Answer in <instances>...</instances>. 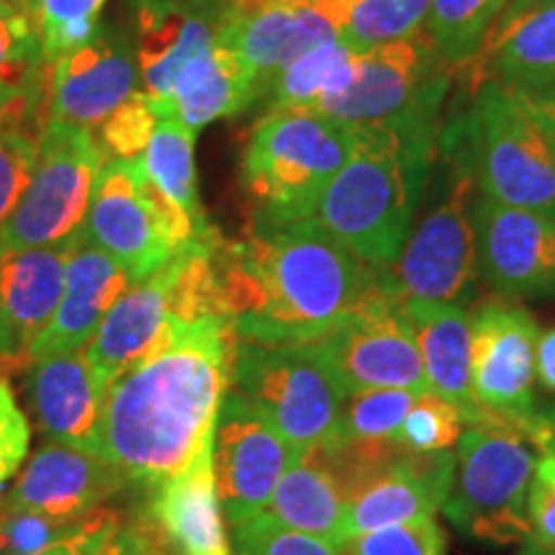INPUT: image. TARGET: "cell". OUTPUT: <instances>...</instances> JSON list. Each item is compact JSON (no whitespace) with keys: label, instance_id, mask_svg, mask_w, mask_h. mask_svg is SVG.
Returning <instances> with one entry per match:
<instances>
[{"label":"cell","instance_id":"cell-35","mask_svg":"<svg viewBox=\"0 0 555 555\" xmlns=\"http://www.w3.org/2000/svg\"><path fill=\"white\" fill-rule=\"evenodd\" d=\"M420 393L404 388H371L345 399L339 440H399L401 425Z\"/></svg>","mask_w":555,"mask_h":555},{"label":"cell","instance_id":"cell-6","mask_svg":"<svg viewBox=\"0 0 555 555\" xmlns=\"http://www.w3.org/2000/svg\"><path fill=\"white\" fill-rule=\"evenodd\" d=\"M532 448L527 433L502 422L463 429L442 502L448 522L463 538L499 547L527 540V502L538 463Z\"/></svg>","mask_w":555,"mask_h":555},{"label":"cell","instance_id":"cell-24","mask_svg":"<svg viewBox=\"0 0 555 555\" xmlns=\"http://www.w3.org/2000/svg\"><path fill=\"white\" fill-rule=\"evenodd\" d=\"M134 57L142 75V93L159 116L176 78L189 62L217 39L219 24L211 13L185 0H131Z\"/></svg>","mask_w":555,"mask_h":555},{"label":"cell","instance_id":"cell-37","mask_svg":"<svg viewBox=\"0 0 555 555\" xmlns=\"http://www.w3.org/2000/svg\"><path fill=\"white\" fill-rule=\"evenodd\" d=\"M232 527L234 555H339L327 540L291 530L268 512Z\"/></svg>","mask_w":555,"mask_h":555},{"label":"cell","instance_id":"cell-51","mask_svg":"<svg viewBox=\"0 0 555 555\" xmlns=\"http://www.w3.org/2000/svg\"><path fill=\"white\" fill-rule=\"evenodd\" d=\"M3 512H5V504L0 502V527H3Z\"/></svg>","mask_w":555,"mask_h":555},{"label":"cell","instance_id":"cell-41","mask_svg":"<svg viewBox=\"0 0 555 555\" xmlns=\"http://www.w3.org/2000/svg\"><path fill=\"white\" fill-rule=\"evenodd\" d=\"M159 116L142 90H134L106 121L101 124V147L114 157L137 159L147 150Z\"/></svg>","mask_w":555,"mask_h":555},{"label":"cell","instance_id":"cell-12","mask_svg":"<svg viewBox=\"0 0 555 555\" xmlns=\"http://www.w3.org/2000/svg\"><path fill=\"white\" fill-rule=\"evenodd\" d=\"M446 62L437 57L425 31L388 41L360 54L350 86L314 114L332 116L350 127H371L440 111L450 86Z\"/></svg>","mask_w":555,"mask_h":555},{"label":"cell","instance_id":"cell-49","mask_svg":"<svg viewBox=\"0 0 555 555\" xmlns=\"http://www.w3.org/2000/svg\"><path fill=\"white\" fill-rule=\"evenodd\" d=\"M532 442L540 448V453L555 455V414L540 416V425L532 433Z\"/></svg>","mask_w":555,"mask_h":555},{"label":"cell","instance_id":"cell-32","mask_svg":"<svg viewBox=\"0 0 555 555\" xmlns=\"http://www.w3.org/2000/svg\"><path fill=\"white\" fill-rule=\"evenodd\" d=\"M509 0H433L425 34L450 73L470 69Z\"/></svg>","mask_w":555,"mask_h":555},{"label":"cell","instance_id":"cell-15","mask_svg":"<svg viewBox=\"0 0 555 555\" xmlns=\"http://www.w3.org/2000/svg\"><path fill=\"white\" fill-rule=\"evenodd\" d=\"M189 247L124 291L86 347L95 376L111 386L157 343L172 314H211L196 307L189 288Z\"/></svg>","mask_w":555,"mask_h":555},{"label":"cell","instance_id":"cell-28","mask_svg":"<svg viewBox=\"0 0 555 555\" xmlns=\"http://www.w3.org/2000/svg\"><path fill=\"white\" fill-rule=\"evenodd\" d=\"M262 93L260 82L234 50L224 41L196 54L189 65L180 69L170 99L159 116L178 119L185 127L198 131L211 121L240 114Z\"/></svg>","mask_w":555,"mask_h":555},{"label":"cell","instance_id":"cell-40","mask_svg":"<svg viewBox=\"0 0 555 555\" xmlns=\"http://www.w3.org/2000/svg\"><path fill=\"white\" fill-rule=\"evenodd\" d=\"M448 535L435 519L388 527L371 535L352 538L339 547V555H446Z\"/></svg>","mask_w":555,"mask_h":555},{"label":"cell","instance_id":"cell-25","mask_svg":"<svg viewBox=\"0 0 555 555\" xmlns=\"http://www.w3.org/2000/svg\"><path fill=\"white\" fill-rule=\"evenodd\" d=\"M131 286V278L119 262L82 237L67 262L65 294L50 327L37 339L31 363L62 352L86 350L90 339L114 309V304Z\"/></svg>","mask_w":555,"mask_h":555},{"label":"cell","instance_id":"cell-44","mask_svg":"<svg viewBox=\"0 0 555 555\" xmlns=\"http://www.w3.org/2000/svg\"><path fill=\"white\" fill-rule=\"evenodd\" d=\"M29 420L18 409L9 380L0 378V491L24 463L29 453Z\"/></svg>","mask_w":555,"mask_h":555},{"label":"cell","instance_id":"cell-42","mask_svg":"<svg viewBox=\"0 0 555 555\" xmlns=\"http://www.w3.org/2000/svg\"><path fill=\"white\" fill-rule=\"evenodd\" d=\"M3 512V527H0V555H39L54 540L67 535L75 522L39 515L24 506H13L9 502Z\"/></svg>","mask_w":555,"mask_h":555},{"label":"cell","instance_id":"cell-14","mask_svg":"<svg viewBox=\"0 0 555 555\" xmlns=\"http://www.w3.org/2000/svg\"><path fill=\"white\" fill-rule=\"evenodd\" d=\"M214 481L232 525L268 509L275 486L301 453L245 399L227 391L214 427Z\"/></svg>","mask_w":555,"mask_h":555},{"label":"cell","instance_id":"cell-34","mask_svg":"<svg viewBox=\"0 0 555 555\" xmlns=\"http://www.w3.org/2000/svg\"><path fill=\"white\" fill-rule=\"evenodd\" d=\"M429 5L433 0H360L339 24V39L358 54L409 39L425 31Z\"/></svg>","mask_w":555,"mask_h":555},{"label":"cell","instance_id":"cell-36","mask_svg":"<svg viewBox=\"0 0 555 555\" xmlns=\"http://www.w3.org/2000/svg\"><path fill=\"white\" fill-rule=\"evenodd\" d=\"M106 0H29L37 24L41 57L54 65L99 31V13Z\"/></svg>","mask_w":555,"mask_h":555},{"label":"cell","instance_id":"cell-19","mask_svg":"<svg viewBox=\"0 0 555 555\" xmlns=\"http://www.w3.org/2000/svg\"><path fill=\"white\" fill-rule=\"evenodd\" d=\"M134 47L111 26L52 65V121L93 129L137 90Z\"/></svg>","mask_w":555,"mask_h":555},{"label":"cell","instance_id":"cell-18","mask_svg":"<svg viewBox=\"0 0 555 555\" xmlns=\"http://www.w3.org/2000/svg\"><path fill=\"white\" fill-rule=\"evenodd\" d=\"M453 478V450L414 453L404 442L352 491L345 512L343 545L388 527L435 519ZM339 545V547H343Z\"/></svg>","mask_w":555,"mask_h":555},{"label":"cell","instance_id":"cell-11","mask_svg":"<svg viewBox=\"0 0 555 555\" xmlns=\"http://www.w3.org/2000/svg\"><path fill=\"white\" fill-rule=\"evenodd\" d=\"M540 330L535 317L506 298L483 301L470 314V384L474 399L491 422L532 433L540 425L535 409V352Z\"/></svg>","mask_w":555,"mask_h":555},{"label":"cell","instance_id":"cell-7","mask_svg":"<svg viewBox=\"0 0 555 555\" xmlns=\"http://www.w3.org/2000/svg\"><path fill=\"white\" fill-rule=\"evenodd\" d=\"M229 386L298 453L339 440L347 393L317 343L266 345L237 339Z\"/></svg>","mask_w":555,"mask_h":555},{"label":"cell","instance_id":"cell-5","mask_svg":"<svg viewBox=\"0 0 555 555\" xmlns=\"http://www.w3.org/2000/svg\"><path fill=\"white\" fill-rule=\"evenodd\" d=\"M356 144V127L311 114L273 111L249 134L242 157V185L255 214L278 219L314 217V208L345 168Z\"/></svg>","mask_w":555,"mask_h":555},{"label":"cell","instance_id":"cell-2","mask_svg":"<svg viewBox=\"0 0 555 555\" xmlns=\"http://www.w3.org/2000/svg\"><path fill=\"white\" fill-rule=\"evenodd\" d=\"M214 278L240 343L301 345L345 322L376 270L314 217L255 214L245 237L214 247Z\"/></svg>","mask_w":555,"mask_h":555},{"label":"cell","instance_id":"cell-4","mask_svg":"<svg viewBox=\"0 0 555 555\" xmlns=\"http://www.w3.org/2000/svg\"><path fill=\"white\" fill-rule=\"evenodd\" d=\"M440 163L435 204L422 214L404 242L397 262L376 270L384 296L397 307L409 304H457L468 307L476 296L478 237L474 189V144L470 124H455L437 139Z\"/></svg>","mask_w":555,"mask_h":555},{"label":"cell","instance_id":"cell-13","mask_svg":"<svg viewBox=\"0 0 555 555\" xmlns=\"http://www.w3.org/2000/svg\"><path fill=\"white\" fill-rule=\"evenodd\" d=\"M317 345L347 397L371 388L429 393L414 332L404 311L384 296L378 278L360 307Z\"/></svg>","mask_w":555,"mask_h":555},{"label":"cell","instance_id":"cell-1","mask_svg":"<svg viewBox=\"0 0 555 555\" xmlns=\"http://www.w3.org/2000/svg\"><path fill=\"white\" fill-rule=\"evenodd\" d=\"M234 347L224 314H172L157 343L111 380L95 455L150 489L176 478L214 437Z\"/></svg>","mask_w":555,"mask_h":555},{"label":"cell","instance_id":"cell-45","mask_svg":"<svg viewBox=\"0 0 555 555\" xmlns=\"http://www.w3.org/2000/svg\"><path fill=\"white\" fill-rule=\"evenodd\" d=\"M116 530H119V519L114 512L95 509L80 517L67 535L54 540L39 555H103V547L108 545Z\"/></svg>","mask_w":555,"mask_h":555},{"label":"cell","instance_id":"cell-16","mask_svg":"<svg viewBox=\"0 0 555 555\" xmlns=\"http://www.w3.org/2000/svg\"><path fill=\"white\" fill-rule=\"evenodd\" d=\"M478 273L504 298L555 296V217L476 201Z\"/></svg>","mask_w":555,"mask_h":555},{"label":"cell","instance_id":"cell-43","mask_svg":"<svg viewBox=\"0 0 555 555\" xmlns=\"http://www.w3.org/2000/svg\"><path fill=\"white\" fill-rule=\"evenodd\" d=\"M543 551L555 553V455H545L535 463V476L527 502V540Z\"/></svg>","mask_w":555,"mask_h":555},{"label":"cell","instance_id":"cell-50","mask_svg":"<svg viewBox=\"0 0 555 555\" xmlns=\"http://www.w3.org/2000/svg\"><path fill=\"white\" fill-rule=\"evenodd\" d=\"M519 555H555V553L543 551V547H538V545H532V543H525V547H522V551H519Z\"/></svg>","mask_w":555,"mask_h":555},{"label":"cell","instance_id":"cell-29","mask_svg":"<svg viewBox=\"0 0 555 555\" xmlns=\"http://www.w3.org/2000/svg\"><path fill=\"white\" fill-rule=\"evenodd\" d=\"M347 489L330 446L311 448L283 474L268 515L291 530L327 540L339 551L347 512Z\"/></svg>","mask_w":555,"mask_h":555},{"label":"cell","instance_id":"cell-3","mask_svg":"<svg viewBox=\"0 0 555 555\" xmlns=\"http://www.w3.org/2000/svg\"><path fill=\"white\" fill-rule=\"evenodd\" d=\"M435 155L437 111L356 127L350 157L319 198L314 219L367 268H391L414 227Z\"/></svg>","mask_w":555,"mask_h":555},{"label":"cell","instance_id":"cell-39","mask_svg":"<svg viewBox=\"0 0 555 555\" xmlns=\"http://www.w3.org/2000/svg\"><path fill=\"white\" fill-rule=\"evenodd\" d=\"M37 157L39 142L29 131L0 124V232L29 189Z\"/></svg>","mask_w":555,"mask_h":555},{"label":"cell","instance_id":"cell-17","mask_svg":"<svg viewBox=\"0 0 555 555\" xmlns=\"http://www.w3.org/2000/svg\"><path fill=\"white\" fill-rule=\"evenodd\" d=\"M80 232L47 247H0V371L16 373L31 365L34 345L65 294L67 262Z\"/></svg>","mask_w":555,"mask_h":555},{"label":"cell","instance_id":"cell-47","mask_svg":"<svg viewBox=\"0 0 555 555\" xmlns=\"http://www.w3.org/2000/svg\"><path fill=\"white\" fill-rule=\"evenodd\" d=\"M535 373L545 391L555 393V327L547 330L538 339L535 352Z\"/></svg>","mask_w":555,"mask_h":555},{"label":"cell","instance_id":"cell-8","mask_svg":"<svg viewBox=\"0 0 555 555\" xmlns=\"http://www.w3.org/2000/svg\"><path fill=\"white\" fill-rule=\"evenodd\" d=\"M214 232L208 221H193L152 183L142 157L103 163L82 224V237L119 262L131 283Z\"/></svg>","mask_w":555,"mask_h":555},{"label":"cell","instance_id":"cell-48","mask_svg":"<svg viewBox=\"0 0 555 555\" xmlns=\"http://www.w3.org/2000/svg\"><path fill=\"white\" fill-rule=\"evenodd\" d=\"M517 99L525 103L527 111L535 116L540 127L547 131V137H551L553 144H555V90H553V93H545V95H535V99H525V95H517Z\"/></svg>","mask_w":555,"mask_h":555},{"label":"cell","instance_id":"cell-38","mask_svg":"<svg viewBox=\"0 0 555 555\" xmlns=\"http://www.w3.org/2000/svg\"><path fill=\"white\" fill-rule=\"evenodd\" d=\"M466 420L448 401L435 393H422L401 425L399 440L414 453H446L461 440Z\"/></svg>","mask_w":555,"mask_h":555},{"label":"cell","instance_id":"cell-30","mask_svg":"<svg viewBox=\"0 0 555 555\" xmlns=\"http://www.w3.org/2000/svg\"><path fill=\"white\" fill-rule=\"evenodd\" d=\"M44 65L26 0H0V124L18 119L39 99Z\"/></svg>","mask_w":555,"mask_h":555},{"label":"cell","instance_id":"cell-20","mask_svg":"<svg viewBox=\"0 0 555 555\" xmlns=\"http://www.w3.org/2000/svg\"><path fill=\"white\" fill-rule=\"evenodd\" d=\"M335 37H339L335 21L309 5L237 0L224 11L217 31V39L253 69L262 90L296 57Z\"/></svg>","mask_w":555,"mask_h":555},{"label":"cell","instance_id":"cell-23","mask_svg":"<svg viewBox=\"0 0 555 555\" xmlns=\"http://www.w3.org/2000/svg\"><path fill=\"white\" fill-rule=\"evenodd\" d=\"M512 93L535 99L555 90V0H509L470 67Z\"/></svg>","mask_w":555,"mask_h":555},{"label":"cell","instance_id":"cell-26","mask_svg":"<svg viewBox=\"0 0 555 555\" xmlns=\"http://www.w3.org/2000/svg\"><path fill=\"white\" fill-rule=\"evenodd\" d=\"M404 311L420 347L429 393L453 404L470 425L491 422L474 399L470 384V311L457 304H409Z\"/></svg>","mask_w":555,"mask_h":555},{"label":"cell","instance_id":"cell-10","mask_svg":"<svg viewBox=\"0 0 555 555\" xmlns=\"http://www.w3.org/2000/svg\"><path fill=\"white\" fill-rule=\"evenodd\" d=\"M103 147L93 131L50 124L24 198L0 232V247L24 249L65 242L86 224Z\"/></svg>","mask_w":555,"mask_h":555},{"label":"cell","instance_id":"cell-46","mask_svg":"<svg viewBox=\"0 0 555 555\" xmlns=\"http://www.w3.org/2000/svg\"><path fill=\"white\" fill-rule=\"evenodd\" d=\"M103 555H165V553L159 551L157 540L152 538L150 530L119 525V530L111 535L108 545L103 547Z\"/></svg>","mask_w":555,"mask_h":555},{"label":"cell","instance_id":"cell-52","mask_svg":"<svg viewBox=\"0 0 555 555\" xmlns=\"http://www.w3.org/2000/svg\"><path fill=\"white\" fill-rule=\"evenodd\" d=\"M26 5H29V0H26Z\"/></svg>","mask_w":555,"mask_h":555},{"label":"cell","instance_id":"cell-21","mask_svg":"<svg viewBox=\"0 0 555 555\" xmlns=\"http://www.w3.org/2000/svg\"><path fill=\"white\" fill-rule=\"evenodd\" d=\"M127 483L129 478L101 455L50 442L31 455L5 502L75 522L119 494Z\"/></svg>","mask_w":555,"mask_h":555},{"label":"cell","instance_id":"cell-33","mask_svg":"<svg viewBox=\"0 0 555 555\" xmlns=\"http://www.w3.org/2000/svg\"><path fill=\"white\" fill-rule=\"evenodd\" d=\"M193 147H196V131L178 119L159 116L147 150L142 155V165L147 178L172 204L183 208L193 221L206 224V214L201 211L198 204Z\"/></svg>","mask_w":555,"mask_h":555},{"label":"cell","instance_id":"cell-22","mask_svg":"<svg viewBox=\"0 0 555 555\" xmlns=\"http://www.w3.org/2000/svg\"><path fill=\"white\" fill-rule=\"evenodd\" d=\"M26 371V391L47 440L95 453L108 386L95 376L86 350L41 358Z\"/></svg>","mask_w":555,"mask_h":555},{"label":"cell","instance_id":"cell-31","mask_svg":"<svg viewBox=\"0 0 555 555\" xmlns=\"http://www.w3.org/2000/svg\"><path fill=\"white\" fill-rule=\"evenodd\" d=\"M360 54L343 39H327L296 57L275 75L268 90L273 111H319L350 86L358 73Z\"/></svg>","mask_w":555,"mask_h":555},{"label":"cell","instance_id":"cell-27","mask_svg":"<svg viewBox=\"0 0 555 555\" xmlns=\"http://www.w3.org/2000/svg\"><path fill=\"white\" fill-rule=\"evenodd\" d=\"M211 453L214 437L176 478L152 489V515L178 555H229Z\"/></svg>","mask_w":555,"mask_h":555},{"label":"cell","instance_id":"cell-9","mask_svg":"<svg viewBox=\"0 0 555 555\" xmlns=\"http://www.w3.org/2000/svg\"><path fill=\"white\" fill-rule=\"evenodd\" d=\"M468 124L481 196L555 217V144L525 103L486 78Z\"/></svg>","mask_w":555,"mask_h":555}]
</instances>
